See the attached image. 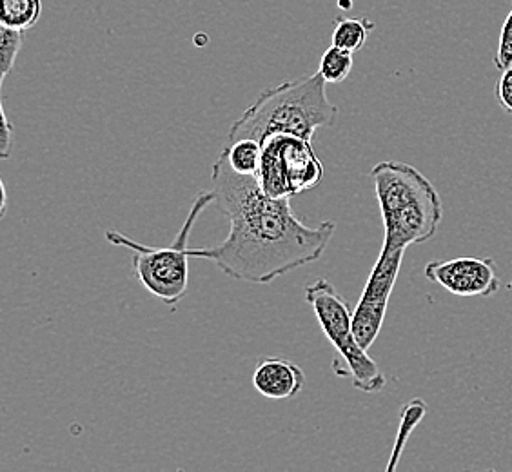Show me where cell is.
<instances>
[{"instance_id":"cell-19","label":"cell","mask_w":512,"mask_h":472,"mask_svg":"<svg viewBox=\"0 0 512 472\" xmlns=\"http://www.w3.org/2000/svg\"><path fill=\"white\" fill-rule=\"evenodd\" d=\"M0 189H2V206H0V215L4 217V215H6V209H8V193H6V184H4V180H0Z\"/></svg>"},{"instance_id":"cell-7","label":"cell","mask_w":512,"mask_h":472,"mask_svg":"<svg viewBox=\"0 0 512 472\" xmlns=\"http://www.w3.org/2000/svg\"><path fill=\"white\" fill-rule=\"evenodd\" d=\"M405 249L382 247L371 275L367 278L364 293L353 311V331L358 344L371 349L382 331L385 313L393 295L400 267L404 262Z\"/></svg>"},{"instance_id":"cell-20","label":"cell","mask_w":512,"mask_h":472,"mask_svg":"<svg viewBox=\"0 0 512 472\" xmlns=\"http://www.w3.org/2000/svg\"><path fill=\"white\" fill-rule=\"evenodd\" d=\"M509 289H511V291H512V282H511V284H509Z\"/></svg>"},{"instance_id":"cell-17","label":"cell","mask_w":512,"mask_h":472,"mask_svg":"<svg viewBox=\"0 0 512 472\" xmlns=\"http://www.w3.org/2000/svg\"><path fill=\"white\" fill-rule=\"evenodd\" d=\"M494 97L498 100V104L502 106L509 115H512V66L503 69L502 77L496 82L494 88Z\"/></svg>"},{"instance_id":"cell-14","label":"cell","mask_w":512,"mask_h":472,"mask_svg":"<svg viewBox=\"0 0 512 472\" xmlns=\"http://www.w3.org/2000/svg\"><path fill=\"white\" fill-rule=\"evenodd\" d=\"M22 42H24V31L0 24V68H2L0 84H4V80L15 66V60L19 57V51L22 50Z\"/></svg>"},{"instance_id":"cell-13","label":"cell","mask_w":512,"mask_h":472,"mask_svg":"<svg viewBox=\"0 0 512 472\" xmlns=\"http://www.w3.org/2000/svg\"><path fill=\"white\" fill-rule=\"evenodd\" d=\"M353 53L342 50L338 46H329L324 51V55L320 57V64H318V73L324 77L327 84H340L344 82L351 71H353Z\"/></svg>"},{"instance_id":"cell-4","label":"cell","mask_w":512,"mask_h":472,"mask_svg":"<svg viewBox=\"0 0 512 472\" xmlns=\"http://www.w3.org/2000/svg\"><path fill=\"white\" fill-rule=\"evenodd\" d=\"M213 202H217L213 189L198 193L186 222L178 231L177 240L171 246H146L129 236L122 235L119 231H106L109 244L133 251V267L140 284L162 304L173 307L188 293V260L191 258L188 247L189 235L200 213Z\"/></svg>"},{"instance_id":"cell-2","label":"cell","mask_w":512,"mask_h":472,"mask_svg":"<svg viewBox=\"0 0 512 472\" xmlns=\"http://www.w3.org/2000/svg\"><path fill=\"white\" fill-rule=\"evenodd\" d=\"M327 82L316 71L298 79L286 80L266 89L233 122L229 142L238 138L266 140L271 135H295L313 140L318 129L335 122L338 108L327 99Z\"/></svg>"},{"instance_id":"cell-6","label":"cell","mask_w":512,"mask_h":472,"mask_svg":"<svg viewBox=\"0 0 512 472\" xmlns=\"http://www.w3.org/2000/svg\"><path fill=\"white\" fill-rule=\"evenodd\" d=\"M258 184L273 198L298 197L324 180V164L311 140L295 135H271L262 140Z\"/></svg>"},{"instance_id":"cell-10","label":"cell","mask_w":512,"mask_h":472,"mask_svg":"<svg viewBox=\"0 0 512 472\" xmlns=\"http://www.w3.org/2000/svg\"><path fill=\"white\" fill-rule=\"evenodd\" d=\"M229 166L240 175H258L262 160V142L255 138H238L229 142L224 151Z\"/></svg>"},{"instance_id":"cell-1","label":"cell","mask_w":512,"mask_h":472,"mask_svg":"<svg viewBox=\"0 0 512 472\" xmlns=\"http://www.w3.org/2000/svg\"><path fill=\"white\" fill-rule=\"evenodd\" d=\"M211 182L218 207L229 220V235L218 246L189 249V256L215 264L229 278L267 286L320 260L335 235L333 220L306 226L296 218L289 198L266 195L258 178L237 173L224 153L213 166Z\"/></svg>"},{"instance_id":"cell-12","label":"cell","mask_w":512,"mask_h":472,"mask_svg":"<svg viewBox=\"0 0 512 472\" xmlns=\"http://www.w3.org/2000/svg\"><path fill=\"white\" fill-rule=\"evenodd\" d=\"M373 28L375 24L367 19H340L336 22L335 31L331 37L333 46H338L349 53H356L364 48L369 31Z\"/></svg>"},{"instance_id":"cell-8","label":"cell","mask_w":512,"mask_h":472,"mask_svg":"<svg viewBox=\"0 0 512 472\" xmlns=\"http://www.w3.org/2000/svg\"><path fill=\"white\" fill-rule=\"evenodd\" d=\"M425 278L462 298L491 296L500 289V276L491 258L460 256L444 262L436 260L425 267Z\"/></svg>"},{"instance_id":"cell-11","label":"cell","mask_w":512,"mask_h":472,"mask_svg":"<svg viewBox=\"0 0 512 472\" xmlns=\"http://www.w3.org/2000/svg\"><path fill=\"white\" fill-rule=\"evenodd\" d=\"M42 17V0H0V24L28 31Z\"/></svg>"},{"instance_id":"cell-3","label":"cell","mask_w":512,"mask_h":472,"mask_svg":"<svg viewBox=\"0 0 512 472\" xmlns=\"http://www.w3.org/2000/svg\"><path fill=\"white\" fill-rule=\"evenodd\" d=\"M384 220V246L407 249L429 242L442 224V198L431 180L404 162H380L371 169Z\"/></svg>"},{"instance_id":"cell-5","label":"cell","mask_w":512,"mask_h":472,"mask_svg":"<svg viewBox=\"0 0 512 472\" xmlns=\"http://www.w3.org/2000/svg\"><path fill=\"white\" fill-rule=\"evenodd\" d=\"M304 296L315 311L320 329L340 354L333 362L335 373L351 376L353 387L362 393H380L387 382L385 374L367 354V349L358 344L353 331V311H349L344 296L325 278L311 282Z\"/></svg>"},{"instance_id":"cell-9","label":"cell","mask_w":512,"mask_h":472,"mask_svg":"<svg viewBox=\"0 0 512 472\" xmlns=\"http://www.w3.org/2000/svg\"><path fill=\"white\" fill-rule=\"evenodd\" d=\"M253 385L267 400H289L304 389L306 374L293 362L266 358L256 365Z\"/></svg>"},{"instance_id":"cell-15","label":"cell","mask_w":512,"mask_h":472,"mask_svg":"<svg viewBox=\"0 0 512 472\" xmlns=\"http://www.w3.org/2000/svg\"><path fill=\"white\" fill-rule=\"evenodd\" d=\"M424 413L425 405L424 402H420V400H414L411 404L405 405L404 414H402V431H400L398 440H396V447H394L393 460H391V465H389V471L394 469V463H396L398 456L402 453L405 438L413 431L414 425L422 420Z\"/></svg>"},{"instance_id":"cell-16","label":"cell","mask_w":512,"mask_h":472,"mask_svg":"<svg viewBox=\"0 0 512 472\" xmlns=\"http://www.w3.org/2000/svg\"><path fill=\"white\" fill-rule=\"evenodd\" d=\"M494 66L500 71L512 66V0L511 10L503 20L502 30H500V42H498V53L494 57Z\"/></svg>"},{"instance_id":"cell-18","label":"cell","mask_w":512,"mask_h":472,"mask_svg":"<svg viewBox=\"0 0 512 472\" xmlns=\"http://www.w3.org/2000/svg\"><path fill=\"white\" fill-rule=\"evenodd\" d=\"M0 157H10L11 146H13V128H11L10 120L6 115V109L0 104Z\"/></svg>"}]
</instances>
